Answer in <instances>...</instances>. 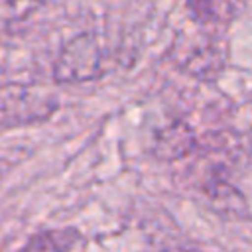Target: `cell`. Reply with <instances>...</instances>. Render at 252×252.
<instances>
[{
	"mask_svg": "<svg viewBox=\"0 0 252 252\" xmlns=\"http://www.w3.org/2000/svg\"><path fill=\"white\" fill-rule=\"evenodd\" d=\"M100 73V49L93 33L73 37L61 49L53 75L63 83L89 81Z\"/></svg>",
	"mask_w": 252,
	"mask_h": 252,
	"instance_id": "6da1fadb",
	"label": "cell"
},
{
	"mask_svg": "<svg viewBox=\"0 0 252 252\" xmlns=\"http://www.w3.org/2000/svg\"><path fill=\"white\" fill-rule=\"evenodd\" d=\"M79 246H85L83 234L73 228H63V230H49V232L37 234L30 238V242L24 248L26 250H73Z\"/></svg>",
	"mask_w": 252,
	"mask_h": 252,
	"instance_id": "7a4b0ae2",
	"label": "cell"
},
{
	"mask_svg": "<svg viewBox=\"0 0 252 252\" xmlns=\"http://www.w3.org/2000/svg\"><path fill=\"white\" fill-rule=\"evenodd\" d=\"M222 4L224 0H187V10L195 22L209 24L220 16Z\"/></svg>",
	"mask_w": 252,
	"mask_h": 252,
	"instance_id": "3957f363",
	"label": "cell"
}]
</instances>
